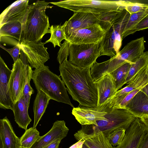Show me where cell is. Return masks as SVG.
<instances>
[{"mask_svg": "<svg viewBox=\"0 0 148 148\" xmlns=\"http://www.w3.org/2000/svg\"><path fill=\"white\" fill-rule=\"evenodd\" d=\"M90 69L78 67L67 60L59 66L60 76L73 99L82 106L97 107V89Z\"/></svg>", "mask_w": 148, "mask_h": 148, "instance_id": "obj_1", "label": "cell"}, {"mask_svg": "<svg viewBox=\"0 0 148 148\" xmlns=\"http://www.w3.org/2000/svg\"><path fill=\"white\" fill-rule=\"evenodd\" d=\"M50 3L38 0L29 5L25 21L23 25L21 41L41 42L45 34L50 33L49 18L45 12Z\"/></svg>", "mask_w": 148, "mask_h": 148, "instance_id": "obj_2", "label": "cell"}, {"mask_svg": "<svg viewBox=\"0 0 148 148\" xmlns=\"http://www.w3.org/2000/svg\"><path fill=\"white\" fill-rule=\"evenodd\" d=\"M58 76L51 71L48 66H43L33 71L31 76L37 90H40L50 98L68 104L73 108L65 84Z\"/></svg>", "mask_w": 148, "mask_h": 148, "instance_id": "obj_3", "label": "cell"}, {"mask_svg": "<svg viewBox=\"0 0 148 148\" xmlns=\"http://www.w3.org/2000/svg\"><path fill=\"white\" fill-rule=\"evenodd\" d=\"M127 2L123 0H67L50 3L73 12L99 15L112 11L120 12L125 9Z\"/></svg>", "mask_w": 148, "mask_h": 148, "instance_id": "obj_4", "label": "cell"}, {"mask_svg": "<svg viewBox=\"0 0 148 148\" xmlns=\"http://www.w3.org/2000/svg\"><path fill=\"white\" fill-rule=\"evenodd\" d=\"M107 114L105 117L106 121H97L95 126L107 137L114 131L121 128L127 130L136 118L127 110L101 106Z\"/></svg>", "mask_w": 148, "mask_h": 148, "instance_id": "obj_5", "label": "cell"}, {"mask_svg": "<svg viewBox=\"0 0 148 148\" xmlns=\"http://www.w3.org/2000/svg\"><path fill=\"white\" fill-rule=\"evenodd\" d=\"M99 44H71L69 61L82 68H90L100 56Z\"/></svg>", "mask_w": 148, "mask_h": 148, "instance_id": "obj_6", "label": "cell"}, {"mask_svg": "<svg viewBox=\"0 0 148 148\" xmlns=\"http://www.w3.org/2000/svg\"><path fill=\"white\" fill-rule=\"evenodd\" d=\"M28 62L20 58L14 62L9 82V90L14 104L23 96L29 74L33 71Z\"/></svg>", "mask_w": 148, "mask_h": 148, "instance_id": "obj_7", "label": "cell"}, {"mask_svg": "<svg viewBox=\"0 0 148 148\" xmlns=\"http://www.w3.org/2000/svg\"><path fill=\"white\" fill-rule=\"evenodd\" d=\"M45 42L21 41V50L25 55L32 68L37 69L44 66L49 58L47 48L44 46Z\"/></svg>", "mask_w": 148, "mask_h": 148, "instance_id": "obj_8", "label": "cell"}, {"mask_svg": "<svg viewBox=\"0 0 148 148\" xmlns=\"http://www.w3.org/2000/svg\"><path fill=\"white\" fill-rule=\"evenodd\" d=\"M99 15L83 12H74L72 16L62 25L67 37L77 30L99 25Z\"/></svg>", "mask_w": 148, "mask_h": 148, "instance_id": "obj_9", "label": "cell"}, {"mask_svg": "<svg viewBox=\"0 0 148 148\" xmlns=\"http://www.w3.org/2000/svg\"><path fill=\"white\" fill-rule=\"evenodd\" d=\"M105 33L99 25L75 31L66 38L71 44L80 45L99 43Z\"/></svg>", "mask_w": 148, "mask_h": 148, "instance_id": "obj_10", "label": "cell"}, {"mask_svg": "<svg viewBox=\"0 0 148 148\" xmlns=\"http://www.w3.org/2000/svg\"><path fill=\"white\" fill-rule=\"evenodd\" d=\"M148 132L140 119L136 117L126 130L121 143L113 148H138Z\"/></svg>", "mask_w": 148, "mask_h": 148, "instance_id": "obj_11", "label": "cell"}, {"mask_svg": "<svg viewBox=\"0 0 148 148\" xmlns=\"http://www.w3.org/2000/svg\"><path fill=\"white\" fill-rule=\"evenodd\" d=\"M28 0L16 1L6 8L0 16V25L13 21H18L23 25L29 8Z\"/></svg>", "mask_w": 148, "mask_h": 148, "instance_id": "obj_12", "label": "cell"}, {"mask_svg": "<svg viewBox=\"0 0 148 148\" xmlns=\"http://www.w3.org/2000/svg\"><path fill=\"white\" fill-rule=\"evenodd\" d=\"M92 131L87 132L83 129L74 134L75 139L84 141V143L89 148H113L107 137L95 125H90Z\"/></svg>", "mask_w": 148, "mask_h": 148, "instance_id": "obj_13", "label": "cell"}, {"mask_svg": "<svg viewBox=\"0 0 148 148\" xmlns=\"http://www.w3.org/2000/svg\"><path fill=\"white\" fill-rule=\"evenodd\" d=\"M72 114L82 125H97V121H106L105 116L107 112L101 107H88L84 106L73 108Z\"/></svg>", "mask_w": 148, "mask_h": 148, "instance_id": "obj_14", "label": "cell"}, {"mask_svg": "<svg viewBox=\"0 0 148 148\" xmlns=\"http://www.w3.org/2000/svg\"><path fill=\"white\" fill-rule=\"evenodd\" d=\"M123 40L119 31L112 26L100 42V56H107L110 58L115 56L119 51Z\"/></svg>", "mask_w": 148, "mask_h": 148, "instance_id": "obj_15", "label": "cell"}, {"mask_svg": "<svg viewBox=\"0 0 148 148\" xmlns=\"http://www.w3.org/2000/svg\"><path fill=\"white\" fill-rule=\"evenodd\" d=\"M12 73L4 60L0 57V108L12 110L14 103L9 90V82Z\"/></svg>", "mask_w": 148, "mask_h": 148, "instance_id": "obj_16", "label": "cell"}, {"mask_svg": "<svg viewBox=\"0 0 148 148\" xmlns=\"http://www.w3.org/2000/svg\"><path fill=\"white\" fill-rule=\"evenodd\" d=\"M69 130L64 121L57 120L53 123L50 130L40 136L31 148H43L55 141L62 140L67 136Z\"/></svg>", "mask_w": 148, "mask_h": 148, "instance_id": "obj_17", "label": "cell"}, {"mask_svg": "<svg viewBox=\"0 0 148 148\" xmlns=\"http://www.w3.org/2000/svg\"><path fill=\"white\" fill-rule=\"evenodd\" d=\"M147 67V65L136 75L128 82L127 86L117 91L114 95L107 100V102L112 104L123 95L136 89H140L141 90L148 84Z\"/></svg>", "mask_w": 148, "mask_h": 148, "instance_id": "obj_18", "label": "cell"}, {"mask_svg": "<svg viewBox=\"0 0 148 148\" xmlns=\"http://www.w3.org/2000/svg\"><path fill=\"white\" fill-rule=\"evenodd\" d=\"M0 148H18L20 146V138L16 135L6 116L0 120Z\"/></svg>", "mask_w": 148, "mask_h": 148, "instance_id": "obj_19", "label": "cell"}, {"mask_svg": "<svg viewBox=\"0 0 148 148\" xmlns=\"http://www.w3.org/2000/svg\"><path fill=\"white\" fill-rule=\"evenodd\" d=\"M98 91L97 107L102 106L106 101L111 97L116 91L113 79L110 74L103 76L94 82Z\"/></svg>", "mask_w": 148, "mask_h": 148, "instance_id": "obj_20", "label": "cell"}, {"mask_svg": "<svg viewBox=\"0 0 148 148\" xmlns=\"http://www.w3.org/2000/svg\"><path fill=\"white\" fill-rule=\"evenodd\" d=\"M125 110L136 117L148 116V97L140 90L129 102Z\"/></svg>", "mask_w": 148, "mask_h": 148, "instance_id": "obj_21", "label": "cell"}, {"mask_svg": "<svg viewBox=\"0 0 148 148\" xmlns=\"http://www.w3.org/2000/svg\"><path fill=\"white\" fill-rule=\"evenodd\" d=\"M23 28L18 21L8 22L0 25V38L1 42H11L13 38L20 43L22 41Z\"/></svg>", "mask_w": 148, "mask_h": 148, "instance_id": "obj_22", "label": "cell"}, {"mask_svg": "<svg viewBox=\"0 0 148 148\" xmlns=\"http://www.w3.org/2000/svg\"><path fill=\"white\" fill-rule=\"evenodd\" d=\"M29 107L22 96L14 104L13 108L15 121L19 127L25 130L32 121L28 114Z\"/></svg>", "mask_w": 148, "mask_h": 148, "instance_id": "obj_23", "label": "cell"}, {"mask_svg": "<svg viewBox=\"0 0 148 148\" xmlns=\"http://www.w3.org/2000/svg\"><path fill=\"white\" fill-rule=\"evenodd\" d=\"M50 99V97L42 91L37 90L33 107L34 117L33 128H36Z\"/></svg>", "mask_w": 148, "mask_h": 148, "instance_id": "obj_24", "label": "cell"}, {"mask_svg": "<svg viewBox=\"0 0 148 148\" xmlns=\"http://www.w3.org/2000/svg\"><path fill=\"white\" fill-rule=\"evenodd\" d=\"M131 65L129 63H126L110 73L113 78L116 91L126 84V79Z\"/></svg>", "mask_w": 148, "mask_h": 148, "instance_id": "obj_25", "label": "cell"}, {"mask_svg": "<svg viewBox=\"0 0 148 148\" xmlns=\"http://www.w3.org/2000/svg\"><path fill=\"white\" fill-rule=\"evenodd\" d=\"M148 15V9L130 14L123 34V39L127 36L133 34V32L138 24Z\"/></svg>", "mask_w": 148, "mask_h": 148, "instance_id": "obj_26", "label": "cell"}, {"mask_svg": "<svg viewBox=\"0 0 148 148\" xmlns=\"http://www.w3.org/2000/svg\"><path fill=\"white\" fill-rule=\"evenodd\" d=\"M148 64V51L145 52L134 63L131 64L126 79V84L128 82L140 71Z\"/></svg>", "mask_w": 148, "mask_h": 148, "instance_id": "obj_27", "label": "cell"}, {"mask_svg": "<svg viewBox=\"0 0 148 148\" xmlns=\"http://www.w3.org/2000/svg\"><path fill=\"white\" fill-rule=\"evenodd\" d=\"M40 136L36 128L32 127L27 129L20 138V146L31 148Z\"/></svg>", "mask_w": 148, "mask_h": 148, "instance_id": "obj_28", "label": "cell"}, {"mask_svg": "<svg viewBox=\"0 0 148 148\" xmlns=\"http://www.w3.org/2000/svg\"><path fill=\"white\" fill-rule=\"evenodd\" d=\"M51 36L50 38L45 42L46 43L51 42L54 47L56 46L60 47L61 42L63 40H67L66 35L60 25H52L49 29Z\"/></svg>", "mask_w": 148, "mask_h": 148, "instance_id": "obj_29", "label": "cell"}, {"mask_svg": "<svg viewBox=\"0 0 148 148\" xmlns=\"http://www.w3.org/2000/svg\"><path fill=\"white\" fill-rule=\"evenodd\" d=\"M119 12L112 11L99 14V25L105 34L111 28L113 20Z\"/></svg>", "mask_w": 148, "mask_h": 148, "instance_id": "obj_30", "label": "cell"}, {"mask_svg": "<svg viewBox=\"0 0 148 148\" xmlns=\"http://www.w3.org/2000/svg\"><path fill=\"white\" fill-rule=\"evenodd\" d=\"M126 131L124 128H120L112 132L107 136L113 147H116L121 143L125 136Z\"/></svg>", "mask_w": 148, "mask_h": 148, "instance_id": "obj_31", "label": "cell"}, {"mask_svg": "<svg viewBox=\"0 0 148 148\" xmlns=\"http://www.w3.org/2000/svg\"><path fill=\"white\" fill-rule=\"evenodd\" d=\"M148 9V4L133 2L127 1L125 9L131 14Z\"/></svg>", "mask_w": 148, "mask_h": 148, "instance_id": "obj_32", "label": "cell"}, {"mask_svg": "<svg viewBox=\"0 0 148 148\" xmlns=\"http://www.w3.org/2000/svg\"><path fill=\"white\" fill-rule=\"evenodd\" d=\"M70 45L69 42L66 40H65L64 42L61 44L57 58L60 65L67 60L68 56H69Z\"/></svg>", "mask_w": 148, "mask_h": 148, "instance_id": "obj_33", "label": "cell"}, {"mask_svg": "<svg viewBox=\"0 0 148 148\" xmlns=\"http://www.w3.org/2000/svg\"><path fill=\"white\" fill-rule=\"evenodd\" d=\"M32 72L33 71L31 72L28 76L23 92V96L25 102L29 107L31 95L34 93V90L31 87L30 84Z\"/></svg>", "mask_w": 148, "mask_h": 148, "instance_id": "obj_34", "label": "cell"}, {"mask_svg": "<svg viewBox=\"0 0 148 148\" xmlns=\"http://www.w3.org/2000/svg\"><path fill=\"white\" fill-rule=\"evenodd\" d=\"M20 43H18L11 49L6 48L1 44L0 46L1 48L6 51L10 54L14 62H15L18 60L19 56L21 54L20 51L21 49Z\"/></svg>", "mask_w": 148, "mask_h": 148, "instance_id": "obj_35", "label": "cell"}, {"mask_svg": "<svg viewBox=\"0 0 148 148\" xmlns=\"http://www.w3.org/2000/svg\"><path fill=\"white\" fill-rule=\"evenodd\" d=\"M148 28V15L138 24L134 29L133 34L136 32Z\"/></svg>", "mask_w": 148, "mask_h": 148, "instance_id": "obj_36", "label": "cell"}, {"mask_svg": "<svg viewBox=\"0 0 148 148\" xmlns=\"http://www.w3.org/2000/svg\"><path fill=\"white\" fill-rule=\"evenodd\" d=\"M138 148H148V132L145 136Z\"/></svg>", "mask_w": 148, "mask_h": 148, "instance_id": "obj_37", "label": "cell"}, {"mask_svg": "<svg viewBox=\"0 0 148 148\" xmlns=\"http://www.w3.org/2000/svg\"><path fill=\"white\" fill-rule=\"evenodd\" d=\"M61 141L60 140L55 141L43 148H58Z\"/></svg>", "mask_w": 148, "mask_h": 148, "instance_id": "obj_38", "label": "cell"}, {"mask_svg": "<svg viewBox=\"0 0 148 148\" xmlns=\"http://www.w3.org/2000/svg\"><path fill=\"white\" fill-rule=\"evenodd\" d=\"M84 143V141L80 140L69 148H82Z\"/></svg>", "mask_w": 148, "mask_h": 148, "instance_id": "obj_39", "label": "cell"}, {"mask_svg": "<svg viewBox=\"0 0 148 148\" xmlns=\"http://www.w3.org/2000/svg\"><path fill=\"white\" fill-rule=\"evenodd\" d=\"M146 127L148 132V116H145L139 117Z\"/></svg>", "mask_w": 148, "mask_h": 148, "instance_id": "obj_40", "label": "cell"}, {"mask_svg": "<svg viewBox=\"0 0 148 148\" xmlns=\"http://www.w3.org/2000/svg\"><path fill=\"white\" fill-rule=\"evenodd\" d=\"M148 97V84L143 88L141 90Z\"/></svg>", "mask_w": 148, "mask_h": 148, "instance_id": "obj_41", "label": "cell"}, {"mask_svg": "<svg viewBox=\"0 0 148 148\" xmlns=\"http://www.w3.org/2000/svg\"><path fill=\"white\" fill-rule=\"evenodd\" d=\"M82 148H89L88 146H87L84 143L82 147Z\"/></svg>", "mask_w": 148, "mask_h": 148, "instance_id": "obj_42", "label": "cell"}, {"mask_svg": "<svg viewBox=\"0 0 148 148\" xmlns=\"http://www.w3.org/2000/svg\"><path fill=\"white\" fill-rule=\"evenodd\" d=\"M18 148H28L27 147H23L20 146L19 147H18Z\"/></svg>", "mask_w": 148, "mask_h": 148, "instance_id": "obj_43", "label": "cell"}, {"mask_svg": "<svg viewBox=\"0 0 148 148\" xmlns=\"http://www.w3.org/2000/svg\"><path fill=\"white\" fill-rule=\"evenodd\" d=\"M147 76L148 77V64L147 65Z\"/></svg>", "mask_w": 148, "mask_h": 148, "instance_id": "obj_44", "label": "cell"}]
</instances>
